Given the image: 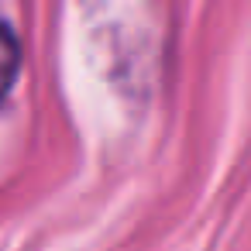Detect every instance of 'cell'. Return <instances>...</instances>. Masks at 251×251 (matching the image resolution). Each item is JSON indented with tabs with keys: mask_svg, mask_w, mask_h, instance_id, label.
I'll list each match as a JSON object with an SVG mask.
<instances>
[{
	"mask_svg": "<svg viewBox=\"0 0 251 251\" xmlns=\"http://www.w3.org/2000/svg\"><path fill=\"white\" fill-rule=\"evenodd\" d=\"M18 69H21V42H18V35L11 31L7 21H0V103L11 93V86L18 79Z\"/></svg>",
	"mask_w": 251,
	"mask_h": 251,
	"instance_id": "1",
	"label": "cell"
}]
</instances>
